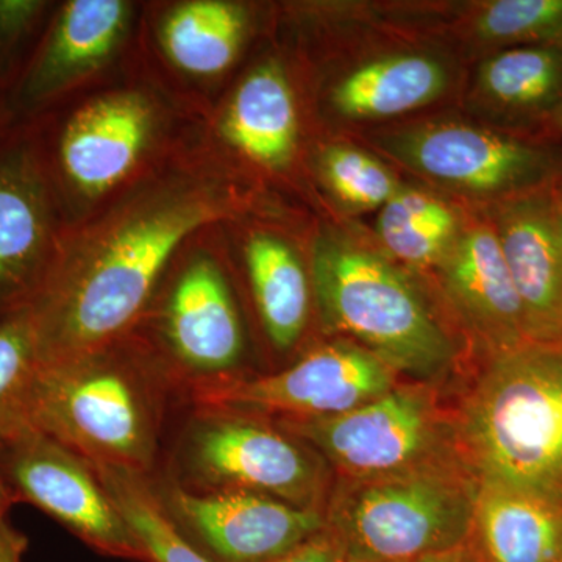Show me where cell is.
Returning a JSON list of instances; mask_svg holds the SVG:
<instances>
[{
	"label": "cell",
	"instance_id": "cell-1",
	"mask_svg": "<svg viewBox=\"0 0 562 562\" xmlns=\"http://www.w3.org/2000/svg\"><path fill=\"white\" fill-rule=\"evenodd\" d=\"M254 187L201 138L66 231L31 308L41 364L70 360L132 335L169 266L192 236L254 210Z\"/></svg>",
	"mask_w": 562,
	"mask_h": 562
},
{
	"label": "cell",
	"instance_id": "cell-2",
	"mask_svg": "<svg viewBox=\"0 0 562 562\" xmlns=\"http://www.w3.org/2000/svg\"><path fill=\"white\" fill-rule=\"evenodd\" d=\"M205 116L139 46L122 68L32 122L66 227L90 220L195 143Z\"/></svg>",
	"mask_w": 562,
	"mask_h": 562
},
{
	"label": "cell",
	"instance_id": "cell-3",
	"mask_svg": "<svg viewBox=\"0 0 562 562\" xmlns=\"http://www.w3.org/2000/svg\"><path fill=\"white\" fill-rule=\"evenodd\" d=\"M453 435L476 484L562 501V344L527 342L491 357Z\"/></svg>",
	"mask_w": 562,
	"mask_h": 562
},
{
	"label": "cell",
	"instance_id": "cell-4",
	"mask_svg": "<svg viewBox=\"0 0 562 562\" xmlns=\"http://www.w3.org/2000/svg\"><path fill=\"white\" fill-rule=\"evenodd\" d=\"M161 355L138 330L70 360L41 364L29 428L98 468L143 475L157 452Z\"/></svg>",
	"mask_w": 562,
	"mask_h": 562
},
{
	"label": "cell",
	"instance_id": "cell-5",
	"mask_svg": "<svg viewBox=\"0 0 562 562\" xmlns=\"http://www.w3.org/2000/svg\"><path fill=\"white\" fill-rule=\"evenodd\" d=\"M310 273L322 324L346 333L392 371L417 380L454 361L449 333L398 266L322 228L310 243Z\"/></svg>",
	"mask_w": 562,
	"mask_h": 562
},
{
	"label": "cell",
	"instance_id": "cell-6",
	"mask_svg": "<svg viewBox=\"0 0 562 562\" xmlns=\"http://www.w3.org/2000/svg\"><path fill=\"white\" fill-rule=\"evenodd\" d=\"M479 484L460 458L375 479L333 497L328 527L347 562H413L471 539Z\"/></svg>",
	"mask_w": 562,
	"mask_h": 562
},
{
	"label": "cell",
	"instance_id": "cell-7",
	"mask_svg": "<svg viewBox=\"0 0 562 562\" xmlns=\"http://www.w3.org/2000/svg\"><path fill=\"white\" fill-rule=\"evenodd\" d=\"M222 225L181 247L138 325L150 327L138 331L161 357L211 382L236 368L246 349Z\"/></svg>",
	"mask_w": 562,
	"mask_h": 562
},
{
	"label": "cell",
	"instance_id": "cell-8",
	"mask_svg": "<svg viewBox=\"0 0 562 562\" xmlns=\"http://www.w3.org/2000/svg\"><path fill=\"white\" fill-rule=\"evenodd\" d=\"M144 2L63 0L31 60L3 94V124L25 127L122 68L139 49Z\"/></svg>",
	"mask_w": 562,
	"mask_h": 562
},
{
	"label": "cell",
	"instance_id": "cell-9",
	"mask_svg": "<svg viewBox=\"0 0 562 562\" xmlns=\"http://www.w3.org/2000/svg\"><path fill=\"white\" fill-rule=\"evenodd\" d=\"M373 143L412 171L494 203L550 187L562 176V146L524 133L431 122L376 133Z\"/></svg>",
	"mask_w": 562,
	"mask_h": 562
},
{
	"label": "cell",
	"instance_id": "cell-10",
	"mask_svg": "<svg viewBox=\"0 0 562 562\" xmlns=\"http://www.w3.org/2000/svg\"><path fill=\"white\" fill-rule=\"evenodd\" d=\"M286 431L308 442L346 475L361 480L454 460L453 420L424 386H395L339 416L295 419Z\"/></svg>",
	"mask_w": 562,
	"mask_h": 562
},
{
	"label": "cell",
	"instance_id": "cell-11",
	"mask_svg": "<svg viewBox=\"0 0 562 562\" xmlns=\"http://www.w3.org/2000/svg\"><path fill=\"white\" fill-rule=\"evenodd\" d=\"M258 9L243 0L144 2L139 46L162 79L209 113L243 70Z\"/></svg>",
	"mask_w": 562,
	"mask_h": 562
},
{
	"label": "cell",
	"instance_id": "cell-12",
	"mask_svg": "<svg viewBox=\"0 0 562 562\" xmlns=\"http://www.w3.org/2000/svg\"><path fill=\"white\" fill-rule=\"evenodd\" d=\"M395 384L390 366L349 342H333L272 375L210 383L195 394L205 414H281L284 420L339 416L375 401Z\"/></svg>",
	"mask_w": 562,
	"mask_h": 562
},
{
	"label": "cell",
	"instance_id": "cell-13",
	"mask_svg": "<svg viewBox=\"0 0 562 562\" xmlns=\"http://www.w3.org/2000/svg\"><path fill=\"white\" fill-rule=\"evenodd\" d=\"M294 81L286 58L268 52L244 66L206 113L203 139L251 187L254 176L290 177L301 160L303 122Z\"/></svg>",
	"mask_w": 562,
	"mask_h": 562
},
{
	"label": "cell",
	"instance_id": "cell-14",
	"mask_svg": "<svg viewBox=\"0 0 562 562\" xmlns=\"http://www.w3.org/2000/svg\"><path fill=\"white\" fill-rule=\"evenodd\" d=\"M31 125L0 133V317L31 310L65 239Z\"/></svg>",
	"mask_w": 562,
	"mask_h": 562
},
{
	"label": "cell",
	"instance_id": "cell-15",
	"mask_svg": "<svg viewBox=\"0 0 562 562\" xmlns=\"http://www.w3.org/2000/svg\"><path fill=\"white\" fill-rule=\"evenodd\" d=\"M0 465L14 501L32 503L98 552L147 562L94 465L80 454L27 428L0 443Z\"/></svg>",
	"mask_w": 562,
	"mask_h": 562
},
{
	"label": "cell",
	"instance_id": "cell-16",
	"mask_svg": "<svg viewBox=\"0 0 562 562\" xmlns=\"http://www.w3.org/2000/svg\"><path fill=\"white\" fill-rule=\"evenodd\" d=\"M165 506L214 562H276L327 527L317 508L247 491L192 492L172 484Z\"/></svg>",
	"mask_w": 562,
	"mask_h": 562
},
{
	"label": "cell",
	"instance_id": "cell-17",
	"mask_svg": "<svg viewBox=\"0 0 562 562\" xmlns=\"http://www.w3.org/2000/svg\"><path fill=\"white\" fill-rule=\"evenodd\" d=\"M191 472L209 491L235 490L316 508L322 473L283 432L250 417L205 414L188 446Z\"/></svg>",
	"mask_w": 562,
	"mask_h": 562
},
{
	"label": "cell",
	"instance_id": "cell-18",
	"mask_svg": "<svg viewBox=\"0 0 562 562\" xmlns=\"http://www.w3.org/2000/svg\"><path fill=\"white\" fill-rule=\"evenodd\" d=\"M554 183L494 203L490 220L522 305L528 339L538 344H562V222Z\"/></svg>",
	"mask_w": 562,
	"mask_h": 562
},
{
	"label": "cell",
	"instance_id": "cell-19",
	"mask_svg": "<svg viewBox=\"0 0 562 562\" xmlns=\"http://www.w3.org/2000/svg\"><path fill=\"white\" fill-rule=\"evenodd\" d=\"M438 268L447 297L490 358L530 342L491 221L461 231Z\"/></svg>",
	"mask_w": 562,
	"mask_h": 562
},
{
	"label": "cell",
	"instance_id": "cell-20",
	"mask_svg": "<svg viewBox=\"0 0 562 562\" xmlns=\"http://www.w3.org/2000/svg\"><path fill=\"white\" fill-rule=\"evenodd\" d=\"M243 217L222 225V231L239 251L266 336L277 350H291L308 325L313 294L310 266L286 236L265 225L243 224Z\"/></svg>",
	"mask_w": 562,
	"mask_h": 562
},
{
	"label": "cell",
	"instance_id": "cell-21",
	"mask_svg": "<svg viewBox=\"0 0 562 562\" xmlns=\"http://www.w3.org/2000/svg\"><path fill=\"white\" fill-rule=\"evenodd\" d=\"M471 541L482 562H557L562 501L479 484Z\"/></svg>",
	"mask_w": 562,
	"mask_h": 562
},
{
	"label": "cell",
	"instance_id": "cell-22",
	"mask_svg": "<svg viewBox=\"0 0 562 562\" xmlns=\"http://www.w3.org/2000/svg\"><path fill=\"white\" fill-rule=\"evenodd\" d=\"M447 85L449 72L438 58L401 52L347 72L328 91L327 103L344 120H383L435 102Z\"/></svg>",
	"mask_w": 562,
	"mask_h": 562
},
{
	"label": "cell",
	"instance_id": "cell-23",
	"mask_svg": "<svg viewBox=\"0 0 562 562\" xmlns=\"http://www.w3.org/2000/svg\"><path fill=\"white\" fill-rule=\"evenodd\" d=\"M479 99L509 125L538 128L562 103V47L501 49L480 65ZM542 139V138H541Z\"/></svg>",
	"mask_w": 562,
	"mask_h": 562
},
{
	"label": "cell",
	"instance_id": "cell-24",
	"mask_svg": "<svg viewBox=\"0 0 562 562\" xmlns=\"http://www.w3.org/2000/svg\"><path fill=\"white\" fill-rule=\"evenodd\" d=\"M375 231L395 260L424 268L442 261L462 228L441 199L401 187L380 209Z\"/></svg>",
	"mask_w": 562,
	"mask_h": 562
},
{
	"label": "cell",
	"instance_id": "cell-25",
	"mask_svg": "<svg viewBox=\"0 0 562 562\" xmlns=\"http://www.w3.org/2000/svg\"><path fill=\"white\" fill-rule=\"evenodd\" d=\"M94 469L143 546L147 562H214L177 527L165 503L149 490L143 475L98 465Z\"/></svg>",
	"mask_w": 562,
	"mask_h": 562
},
{
	"label": "cell",
	"instance_id": "cell-26",
	"mask_svg": "<svg viewBox=\"0 0 562 562\" xmlns=\"http://www.w3.org/2000/svg\"><path fill=\"white\" fill-rule=\"evenodd\" d=\"M40 366L31 310L0 317V443L27 430Z\"/></svg>",
	"mask_w": 562,
	"mask_h": 562
},
{
	"label": "cell",
	"instance_id": "cell-27",
	"mask_svg": "<svg viewBox=\"0 0 562 562\" xmlns=\"http://www.w3.org/2000/svg\"><path fill=\"white\" fill-rule=\"evenodd\" d=\"M310 168L325 190L351 210H380L401 188L383 162L347 144H321L310 154Z\"/></svg>",
	"mask_w": 562,
	"mask_h": 562
},
{
	"label": "cell",
	"instance_id": "cell-28",
	"mask_svg": "<svg viewBox=\"0 0 562 562\" xmlns=\"http://www.w3.org/2000/svg\"><path fill=\"white\" fill-rule=\"evenodd\" d=\"M480 41L502 49L562 47V0H491L472 21Z\"/></svg>",
	"mask_w": 562,
	"mask_h": 562
},
{
	"label": "cell",
	"instance_id": "cell-29",
	"mask_svg": "<svg viewBox=\"0 0 562 562\" xmlns=\"http://www.w3.org/2000/svg\"><path fill=\"white\" fill-rule=\"evenodd\" d=\"M57 2L0 0V91L5 94L38 46Z\"/></svg>",
	"mask_w": 562,
	"mask_h": 562
},
{
	"label": "cell",
	"instance_id": "cell-30",
	"mask_svg": "<svg viewBox=\"0 0 562 562\" xmlns=\"http://www.w3.org/2000/svg\"><path fill=\"white\" fill-rule=\"evenodd\" d=\"M276 562H347V554L341 539L327 524L324 530L316 532Z\"/></svg>",
	"mask_w": 562,
	"mask_h": 562
},
{
	"label": "cell",
	"instance_id": "cell-31",
	"mask_svg": "<svg viewBox=\"0 0 562 562\" xmlns=\"http://www.w3.org/2000/svg\"><path fill=\"white\" fill-rule=\"evenodd\" d=\"M27 550V538L11 527L9 520L0 524V562H22Z\"/></svg>",
	"mask_w": 562,
	"mask_h": 562
},
{
	"label": "cell",
	"instance_id": "cell-32",
	"mask_svg": "<svg viewBox=\"0 0 562 562\" xmlns=\"http://www.w3.org/2000/svg\"><path fill=\"white\" fill-rule=\"evenodd\" d=\"M413 562H482L480 561L479 553L471 539L462 546L454 547V549L446 550V552L431 553L427 557H422L419 560Z\"/></svg>",
	"mask_w": 562,
	"mask_h": 562
},
{
	"label": "cell",
	"instance_id": "cell-33",
	"mask_svg": "<svg viewBox=\"0 0 562 562\" xmlns=\"http://www.w3.org/2000/svg\"><path fill=\"white\" fill-rule=\"evenodd\" d=\"M541 138L562 144V103L560 109L554 111L550 120L546 122L541 132Z\"/></svg>",
	"mask_w": 562,
	"mask_h": 562
},
{
	"label": "cell",
	"instance_id": "cell-34",
	"mask_svg": "<svg viewBox=\"0 0 562 562\" xmlns=\"http://www.w3.org/2000/svg\"><path fill=\"white\" fill-rule=\"evenodd\" d=\"M13 503H16V501H14L13 492H11L5 475H3L2 465H0V524L7 519V513H9Z\"/></svg>",
	"mask_w": 562,
	"mask_h": 562
},
{
	"label": "cell",
	"instance_id": "cell-35",
	"mask_svg": "<svg viewBox=\"0 0 562 562\" xmlns=\"http://www.w3.org/2000/svg\"><path fill=\"white\" fill-rule=\"evenodd\" d=\"M554 199H557L558 211H560V217L562 222V176L557 180L553 187Z\"/></svg>",
	"mask_w": 562,
	"mask_h": 562
},
{
	"label": "cell",
	"instance_id": "cell-36",
	"mask_svg": "<svg viewBox=\"0 0 562 562\" xmlns=\"http://www.w3.org/2000/svg\"><path fill=\"white\" fill-rule=\"evenodd\" d=\"M5 131V124H3V92L0 91V133Z\"/></svg>",
	"mask_w": 562,
	"mask_h": 562
},
{
	"label": "cell",
	"instance_id": "cell-37",
	"mask_svg": "<svg viewBox=\"0 0 562 562\" xmlns=\"http://www.w3.org/2000/svg\"><path fill=\"white\" fill-rule=\"evenodd\" d=\"M557 562H562V554H561V557H560V560H558Z\"/></svg>",
	"mask_w": 562,
	"mask_h": 562
}]
</instances>
